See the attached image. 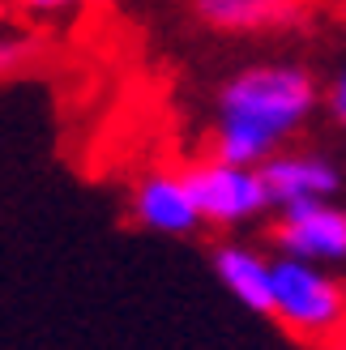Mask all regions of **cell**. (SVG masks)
<instances>
[{
    "label": "cell",
    "mask_w": 346,
    "mask_h": 350,
    "mask_svg": "<svg viewBox=\"0 0 346 350\" xmlns=\"http://www.w3.org/2000/svg\"><path fill=\"white\" fill-rule=\"evenodd\" d=\"M317 107V85L295 64H256L235 73L218 94V146L214 154L235 167H256L278 154Z\"/></svg>",
    "instance_id": "1"
},
{
    "label": "cell",
    "mask_w": 346,
    "mask_h": 350,
    "mask_svg": "<svg viewBox=\"0 0 346 350\" xmlns=\"http://www.w3.org/2000/svg\"><path fill=\"white\" fill-rule=\"evenodd\" d=\"M269 291H274V312L287 329L304 338H330L346 325V291L330 273H321L312 260L282 256L269 265Z\"/></svg>",
    "instance_id": "2"
},
{
    "label": "cell",
    "mask_w": 346,
    "mask_h": 350,
    "mask_svg": "<svg viewBox=\"0 0 346 350\" xmlns=\"http://www.w3.org/2000/svg\"><path fill=\"white\" fill-rule=\"evenodd\" d=\"M180 180L188 188V197H193V209L201 222L235 226L269 209V192L261 184V175H256V167H235V163L214 159V163L188 167Z\"/></svg>",
    "instance_id": "3"
},
{
    "label": "cell",
    "mask_w": 346,
    "mask_h": 350,
    "mask_svg": "<svg viewBox=\"0 0 346 350\" xmlns=\"http://www.w3.org/2000/svg\"><path fill=\"white\" fill-rule=\"evenodd\" d=\"M274 239L295 260H346V209L330 201H291L282 205Z\"/></svg>",
    "instance_id": "4"
},
{
    "label": "cell",
    "mask_w": 346,
    "mask_h": 350,
    "mask_svg": "<svg viewBox=\"0 0 346 350\" xmlns=\"http://www.w3.org/2000/svg\"><path fill=\"white\" fill-rule=\"evenodd\" d=\"M256 175L269 192V205H291V201H330L342 175L330 159L321 154H269L256 163Z\"/></svg>",
    "instance_id": "5"
},
{
    "label": "cell",
    "mask_w": 346,
    "mask_h": 350,
    "mask_svg": "<svg viewBox=\"0 0 346 350\" xmlns=\"http://www.w3.org/2000/svg\"><path fill=\"white\" fill-rule=\"evenodd\" d=\"M133 214L142 226L163 231V235H188L201 226L180 175H150V180H142V188L133 192Z\"/></svg>",
    "instance_id": "6"
},
{
    "label": "cell",
    "mask_w": 346,
    "mask_h": 350,
    "mask_svg": "<svg viewBox=\"0 0 346 350\" xmlns=\"http://www.w3.org/2000/svg\"><path fill=\"white\" fill-rule=\"evenodd\" d=\"M214 269H218V278H222V286H227L244 308L261 312V317H269V312H274L269 260H265V256H256V252H248V248H218V252H214Z\"/></svg>",
    "instance_id": "7"
},
{
    "label": "cell",
    "mask_w": 346,
    "mask_h": 350,
    "mask_svg": "<svg viewBox=\"0 0 346 350\" xmlns=\"http://www.w3.org/2000/svg\"><path fill=\"white\" fill-rule=\"evenodd\" d=\"M197 13L218 30H261L291 22L295 0H197Z\"/></svg>",
    "instance_id": "8"
},
{
    "label": "cell",
    "mask_w": 346,
    "mask_h": 350,
    "mask_svg": "<svg viewBox=\"0 0 346 350\" xmlns=\"http://www.w3.org/2000/svg\"><path fill=\"white\" fill-rule=\"evenodd\" d=\"M330 111H334V120L338 124H346V68L334 77V85H330Z\"/></svg>",
    "instance_id": "9"
},
{
    "label": "cell",
    "mask_w": 346,
    "mask_h": 350,
    "mask_svg": "<svg viewBox=\"0 0 346 350\" xmlns=\"http://www.w3.org/2000/svg\"><path fill=\"white\" fill-rule=\"evenodd\" d=\"M17 5L30 9V13H60L68 5H77V0H17Z\"/></svg>",
    "instance_id": "10"
},
{
    "label": "cell",
    "mask_w": 346,
    "mask_h": 350,
    "mask_svg": "<svg viewBox=\"0 0 346 350\" xmlns=\"http://www.w3.org/2000/svg\"><path fill=\"white\" fill-rule=\"evenodd\" d=\"M22 56H26V43H0V73H9Z\"/></svg>",
    "instance_id": "11"
},
{
    "label": "cell",
    "mask_w": 346,
    "mask_h": 350,
    "mask_svg": "<svg viewBox=\"0 0 346 350\" xmlns=\"http://www.w3.org/2000/svg\"><path fill=\"white\" fill-rule=\"evenodd\" d=\"M334 350H346V342H338V346H334Z\"/></svg>",
    "instance_id": "12"
}]
</instances>
